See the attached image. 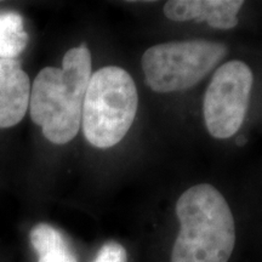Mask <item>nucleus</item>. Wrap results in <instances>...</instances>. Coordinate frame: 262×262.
Masks as SVG:
<instances>
[{
  "label": "nucleus",
  "mask_w": 262,
  "mask_h": 262,
  "mask_svg": "<svg viewBox=\"0 0 262 262\" xmlns=\"http://www.w3.org/2000/svg\"><path fill=\"white\" fill-rule=\"evenodd\" d=\"M28 40L22 16L15 11H0V58L16 60Z\"/></svg>",
  "instance_id": "1a4fd4ad"
},
{
  "label": "nucleus",
  "mask_w": 262,
  "mask_h": 262,
  "mask_svg": "<svg viewBox=\"0 0 262 262\" xmlns=\"http://www.w3.org/2000/svg\"><path fill=\"white\" fill-rule=\"evenodd\" d=\"M243 5L242 0H171L164 5V14L175 22H206L216 29H232Z\"/></svg>",
  "instance_id": "423d86ee"
},
{
  "label": "nucleus",
  "mask_w": 262,
  "mask_h": 262,
  "mask_svg": "<svg viewBox=\"0 0 262 262\" xmlns=\"http://www.w3.org/2000/svg\"><path fill=\"white\" fill-rule=\"evenodd\" d=\"M227 51L224 42L205 39L153 45L141 58L146 84L159 94L191 89L224 60Z\"/></svg>",
  "instance_id": "20e7f679"
},
{
  "label": "nucleus",
  "mask_w": 262,
  "mask_h": 262,
  "mask_svg": "<svg viewBox=\"0 0 262 262\" xmlns=\"http://www.w3.org/2000/svg\"><path fill=\"white\" fill-rule=\"evenodd\" d=\"M90 78L91 54L84 44L66 52L61 68L45 67L35 77L29 113L51 143L66 145L77 136Z\"/></svg>",
  "instance_id": "f257e3e1"
},
{
  "label": "nucleus",
  "mask_w": 262,
  "mask_h": 262,
  "mask_svg": "<svg viewBox=\"0 0 262 262\" xmlns=\"http://www.w3.org/2000/svg\"><path fill=\"white\" fill-rule=\"evenodd\" d=\"M29 241L38 255L37 262H78V256L60 229L49 224L35 225Z\"/></svg>",
  "instance_id": "6e6552de"
},
{
  "label": "nucleus",
  "mask_w": 262,
  "mask_h": 262,
  "mask_svg": "<svg viewBox=\"0 0 262 262\" xmlns=\"http://www.w3.org/2000/svg\"><path fill=\"white\" fill-rule=\"evenodd\" d=\"M139 95L133 77L118 66L91 74L85 93L81 126L85 139L96 148L119 143L135 120Z\"/></svg>",
  "instance_id": "7ed1b4c3"
},
{
  "label": "nucleus",
  "mask_w": 262,
  "mask_h": 262,
  "mask_svg": "<svg viewBox=\"0 0 262 262\" xmlns=\"http://www.w3.org/2000/svg\"><path fill=\"white\" fill-rule=\"evenodd\" d=\"M253 83V71L243 61H228L216 70L203 102L205 126L212 137L231 139L241 129Z\"/></svg>",
  "instance_id": "39448f33"
},
{
  "label": "nucleus",
  "mask_w": 262,
  "mask_h": 262,
  "mask_svg": "<svg viewBox=\"0 0 262 262\" xmlns=\"http://www.w3.org/2000/svg\"><path fill=\"white\" fill-rule=\"evenodd\" d=\"M180 232L171 262H228L235 245V225L227 201L209 183L186 189L176 202Z\"/></svg>",
  "instance_id": "f03ea898"
},
{
  "label": "nucleus",
  "mask_w": 262,
  "mask_h": 262,
  "mask_svg": "<svg viewBox=\"0 0 262 262\" xmlns=\"http://www.w3.org/2000/svg\"><path fill=\"white\" fill-rule=\"evenodd\" d=\"M31 86L17 60L0 58V129L22 122L29 107Z\"/></svg>",
  "instance_id": "0eeeda50"
},
{
  "label": "nucleus",
  "mask_w": 262,
  "mask_h": 262,
  "mask_svg": "<svg viewBox=\"0 0 262 262\" xmlns=\"http://www.w3.org/2000/svg\"><path fill=\"white\" fill-rule=\"evenodd\" d=\"M93 262H127V253L122 244L110 241L100 248Z\"/></svg>",
  "instance_id": "9d476101"
}]
</instances>
